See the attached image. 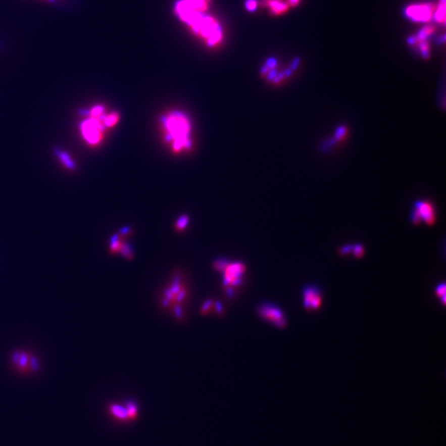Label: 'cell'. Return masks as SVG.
I'll list each match as a JSON object with an SVG mask.
<instances>
[{
  "instance_id": "cell-1",
  "label": "cell",
  "mask_w": 446,
  "mask_h": 446,
  "mask_svg": "<svg viewBox=\"0 0 446 446\" xmlns=\"http://www.w3.org/2000/svg\"><path fill=\"white\" fill-rule=\"evenodd\" d=\"M165 138L175 153L190 149L191 123L188 117L180 111H171L161 118Z\"/></svg>"
},
{
  "instance_id": "cell-2",
  "label": "cell",
  "mask_w": 446,
  "mask_h": 446,
  "mask_svg": "<svg viewBox=\"0 0 446 446\" xmlns=\"http://www.w3.org/2000/svg\"><path fill=\"white\" fill-rule=\"evenodd\" d=\"M194 34L210 46L216 47L222 40V27L215 18L203 14L188 25Z\"/></svg>"
},
{
  "instance_id": "cell-3",
  "label": "cell",
  "mask_w": 446,
  "mask_h": 446,
  "mask_svg": "<svg viewBox=\"0 0 446 446\" xmlns=\"http://www.w3.org/2000/svg\"><path fill=\"white\" fill-rule=\"evenodd\" d=\"M210 0H179L175 5V14L187 25L206 14Z\"/></svg>"
},
{
  "instance_id": "cell-4",
  "label": "cell",
  "mask_w": 446,
  "mask_h": 446,
  "mask_svg": "<svg viewBox=\"0 0 446 446\" xmlns=\"http://www.w3.org/2000/svg\"><path fill=\"white\" fill-rule=\"evenodd\" d=\"M106 115L98 116V117H93L90 119H87L82 123L81 130L82 133L84 138L88 141L89 144L95 145L100 142L103 137V131L105 130V124H104V120H105Z\"/></svg>"
},
{
  "instance_id": "cell-5",
  "label": "cell",
  "mask_w": 446,
  "mask_h": 446,
  "mask_svg": "<svg viewBox=\"0 0 446 446\" xmlns=\"http://www.w3.org/2000/svg\"><path fill=\"white\" fill-rule=\"evenodd\" d=\"M246 270V266L243 263H229L227 269L223 271V288L233 287L240 288L243 283V275Z\"/></svg>"
},
{
  "instance_id": "cell-6",
  "label": "cell",
  "mask_w": 446,
  "mask_h": 446,
  "mask_svg": "<svg viewBox=\"0 0 446 446\" xmlns=\"http://www.w3.org/2000/svg\"><path fill=\"white\" fill-rule=\"evenodd\" d=\"M258 313L263 319L266 320L278 328L283 329L287 326V320L283 311L274 304H262L259 307Z\"/></svg>"
},
{
  "instance_id": "cell-7",
  "label": "cell",
  "mask_w": 446,
  "mask_h": 446,
  "mask_svg": "<svg viewBox=\"0 0 446 446\" xmlns=\"http://www.w3.org/2000/svg\"><path fill=\"white\" fill-rule=\"evenodd\" d=\"M435 5L432 4H421L408 6L406 9V16L414 22H428L435 13Z\"/></svg>"
},
{
  "instance_id": "cell-8",
  "label": "cell",
  "mask_w": 446,
  "mask_h": 446,
  "mask_svg": "<svg viewBox=\"0 0 446 446\" xmlns=\"http://www.w3.org/2000/svg\"><path fill=\"white\" fill-rule=\"evenodd\" d=\"M304 305L308 311L317 310L322 303V292L316 286H308L304 288Z\"/></svg>"
},
{
  "instance_id": "cell-9",
  "label": "cell",
  "mask_w": 446,
  "mask_h": 446,
  "mask_svg": "<svg viewBox=\"0 0 446 446\" xmlns=\"http://www.w3.org/2000/svg\"><path fill=\"white\" fill-rule=\"evenodd\" d=\"M414 207V212L419 217L421 222L424 221L430 226L435 223V211L432 204L427 201H418Z\"/></svg>"
},
{
  "instance_id": "cell-10",
  "label": "cell",
  "mask_w": 446,
  "mask_h": 446,
  "mask_svg": "<svg viewBox=\"0 0 446 446\" xmlns=\"http://www.w3.org/2000/svg\"><path fill=\"white\" fill-rule=\"evenodd\" d=\"M263 6L269 8L271 14L278 15L285 13L288 10L289 5L288 3H285L283 0H264Z\"/></svg>"
},
{
  "instance_id": "cell-11",
  "label": "cell",
  "mask_w": 446,
  "mask_h": 446,
  "mask_svg": "<svg viewBox=\"0 0 446 446\" xmlns=\"http://www.w3.org/2000/svg\"><path fill=\"white\" fill-rule=\"evenodd\" d=\"M110 412L117 419L121 420V421H129V417H128V413H127L126 405L122 406L119 405V404H113V405L110 406Z\"/></svg>"
},
{
  "instance_id": "cell-12",
  "label": "cell",
  "mask_w": 446,
  "mask_h": 446,
  "mask_svg": "<svg viewBox=\"0 0 446 446\" xmlns=\"http://www.w3.org/2000/svg\"><path fill=\"white\" fill-rule=\"evenodd\" d=\"M56 155L62 161V163L65 165V166H66L70 170H75V167H76L75 162L71 160L70 156L66 152L57 149L56 150Z\"/></svg>"
},
{
  "instance_id": "cell-13",
  "label": "cell",
  "mask_w": 446,
  "mask_h": 446,
  "mask_svg": "<svg viewBox=\"0 0 446 446\" xmlns=\"http://www.w3.org/2000/svg\"><path fill=\"white\" fill-rule=\"evenodd\" d=\"M433 16L435 17V20L438 23H444V21H445V0H441L439 7L436 10H435Z\"/></svg>"
},
{
  "instance_id": "cell-14",
  "label": "cell",
  "mask_w": 446,
  "mask_h": 446,
  "mask_svg": "<svg viewBox=\"0 0 446 446\" xmlns=\"http://www.w3.org/2000/svg\"><path fill=\"white\" fill-rule=\"evenodd\" d=\"M14 362L18 364L20 367H26L28 364H32V365H34V366H36V362L35 360H32V361H30L28 362V360H27V356L24 354H18L16 353L14 355Z\"/></svg>"
},
{
  "instance_id": "cell-15",
  "label": "cell",
  "mask_w": 446,
  "mask_h": 446,
  "mask_svg": "<svg viewBox=\"0 0 446 446\" xmlns=\"http://www.w3.org/2000/svg\"><path fill=\"white\" fill-rule=\"evenodd\" d=\"M170 310L179 322H182L184 319V312L183 304H173L170 307Z\"/></svg>"
},
{
  "instance_id": "cell-16",
  "label": "cell",
  "mask_w": 446,
  "mask_h": 446,
  "mask_svg": "<svg viewBox=\"0 0 446 446\" xmlns=\"http://www.w3.org/2000/svg\"><path fill=\"white\" fill-rule=\"evenodd\" d=\"M434 30H435V28H434L432 26H426V27H424L423 28H421V31H420L419 33L417 34V36H415V37H416V40H417V42L425 41L426 37L430 36V35L434 32Z\"/></svg>"
},
{
  "instance_id": "cell-17",
  "label": "cell",
  "mask_w": 446,
  "mask_h": 446,
  "mask_svg": "<svg viewBox=\"0 0 446 446\" xmlns=\"http://www.w3.org/2000/svg\"><path fill=\"white\" fill-rule=\"evenodd\" d=\"M126 408H127V413H128L129 421L136 419L138 416V408H137L136 403L134 402H128L126 403Z\"/></svg>"
},
{
  "instance_id": "cell-18",
  "label": "cell",
  "mask_w": 446,
  "mask_h": 446,
  "mask_svg": "<svg viewBox=\"0 0 446 446\" xmlns=\"http://www.w3.org/2000/svg\"><path fill=\"white\" fill-rule=\"evenodd\" d=\"M213 299H207L204 304H202L201 308L200 309V315L205 316L209 315V313L213 310Z\"/></svg>"
},
{
  "instance_id": "cell-19",
  "label": "cell",
  "mask_w": 446,
  "mask_h": 446,
  "mask_svg": "<svg viewBox=\"0 0 446 446\" xmlns=\"http://www.w3.org/2000/svg\"><path fill=\"white\" fill-rule=\"evenodd\" d=\"M188 297V290L184 286L176 295L174 299V304H184L187 298Z\"/></svg>"
},
{
  "instance_id": "cell-20",
  "label": "cell",
  "mask_w": 446,
  "mask_h": 446,
  "mask_svg": "<svg viewBox=\"0 0 446 446\" xmlns=\"http://www.w3.org/2000/svg\"><path fill=\"white\" fill-rule=\"evenodd\" d=\"M229 261L225 259H219L214 261L213 264V267L214 270L218 272H223L229 265Z\"/></svg>"
},
{
  "instance_id": "cell-21",
  "label": "cell",
  "mask_w": 446,
  "mask_h": 446,
  "mask_svg": "<svg viewBox=\"0 0 446 446\" xmlns=\"http://www.w3.org/2000/svg\"><path fill=\"white\" fill-rule=\"evenodd\" d=\"M118 119H119V117H118V114H110V115L105 117V120H104V124H105V127H113L116 123H118Z\"/></svg>"
},
{
  "instance_id": "cell-22",
  "label": "cell",
  "mask_w": 446,
  "mask_h": 446,
  "mask_svg": "<svg viewBox=\"0 0 446 446\" xmlns=\"http://www.w3.org/2000/svg\"><path fill=\"white\" fill-rule=\"evenodd\" d=\"M188 223V218L187 216H181L179 219L177 220L175 223V229L177 231H184Z\"/></svg>"
},
{
  "instance_id": "cell-23",
  "label": "cell",
  "mask_w": 446,
  "mask_h": 446,
  "mask_svg": "<svg viewBox=\"0 0 446 446\" xmlns=\"http://www.w3.org/2000/svg\"><path fill=\"white\" fill-rule=\"evenodd\" d=\"M119 252H120L121 254L123 255L127 260L131 261V260L133 259L134 255L133 253H132V251H131L129 245H127V244H125L124 242L123 243V245L121 246V249L120 251H119Z\"/></svg>"
},
{
  "instance_id": "cell-24",
  "label": "cell",
  "mask_w": 446,
  "mask_h": 446,
  "mask_svg": "<svg viewBox=\"0 0 446 446\" xmlns=\"http://www.w3.org/2000/svg\"><path fill=\"white\" fill-rule=\"evenodd\" d=\"M347 134V128L344 126L338 127L335 132V138L333 139V141H340L345 138Z\"/></svg>"
},
{
  "instance_id": "cell-25",
  "label": "cell",
  "mask_w": 446,
  "mask_h": 446,
  "mask_svg": "<svg viewBox=\"0 0 446 446\" xmlns=\"http://www.w3.org/2000/svg\"><path fill=\"white\" fill-rule=\"evenodd\" d=\"M419 49L421 51V56L425 59H428L429 56H430L428 43L426 41H419Z\"/></svg>"
},
{
  "instance_id": "cell-26",
  "label": "cell",
  "mask_w": 446,
  "mask_h": 446,
  "mask_svg": "<svg viewBox=\"0 0 446 446\" xmlns=\"http://www.w3.org/2000/svg\"><path fill=\"white\" fill-rule=\"evenodd\" d=\"M213 311L215 312V313L216 314H217V316H218V317H221L223 316L224 309H223V306H222V304L221 302H213Z\"/></svg>"
},
{
  "instance_id": "cell-27",
  "label": "cell",
  "mask_w": 446,
  "mask_h": 446,
  "mask_svg": "<svg viewBox=\"0 0 446 446\" xmlns=\"http://www.w3.org/2000/svg\"><path fill=\"white\" fill-rule=\"evenodd\" d=\"M352 252H353L354 256H356V258H360V257H362L363 255L365 253V249H364L363 245L357 244V245H353V247H352Z\"/></svg>"
},
{
  "instance_id": "cell-28",
  "label": "cell",
  "mask_w": 446,
  "mask_h": 446,
  "mask_svg": "<svg viewBox=\"0 0 446 446\" xmlns=\"http://www.w3.org/2000/svg\"><path fill=\"white\" fill-rule=\"evenodd\" d=\"M104 107L103 106H96L94 108L92 109L90 112H89V114L92 115V117H98V116L102 115L104 114Z\"/></svg>"
},
{
  "instance_id": "cell-29",
  "label": "cell",
  "mask_w": 446,
  "mask_h": 446,
  "mask_svg": "<svg viewBox=\"0 0 446 446\" xmlns=\"http://www.w3.org/2000/svg\"><path fill=\"white\" fill-rule=\"evenodd\" d=\"M445 283H440L435 288V294L437 295L438 297L441 298L442 296L445 295Z\"/></svg>"
},
{
  "instance_id": "cell-30",
  "label": "cell",
  "mask_w": 446,
  "mask_h": 446,
  "mask_svg": "<svg viewBox=\"0 0 446 446\" xmlns=\"http://www.w3.org/2000/svg\"><path fill=\"white\" fill-rule=\"evenodd\" d=\"M245 7L248 11H255L257 8V1L256 0H247Z\"/></svg>"
},
{
  "instance_id": "cell-31",
  "label": "cell",
  "mask_w": 446,
  "mask_h": 446,
  "mask_svg": "<svg viewBox=\"0 0 446 446\" xmlns=\"http://www.w3.org/2000/svg\"><path fill=\"white\" fill-rule=\"evenodd\" d=\"M352 247H353V245H344V246H342L341 248L339 250V252H340V255L348 254L350 252H352Z\"/></svg>"
},
{
  "instance_id": "cell-32",
  "label": "cell",
  "mask_w": 446,
  "mask_h": 446,
  "mask_svg": "<svg viewBox=\"0 0 446 446\" xmlns=\"http://www.w3.org/2000/svg\"><path fill=\"white\" fill-rule=\"evenodd\" d=\"M299 3V0H288V5L296 6Z\"/></svg>"
}]
</instances>
